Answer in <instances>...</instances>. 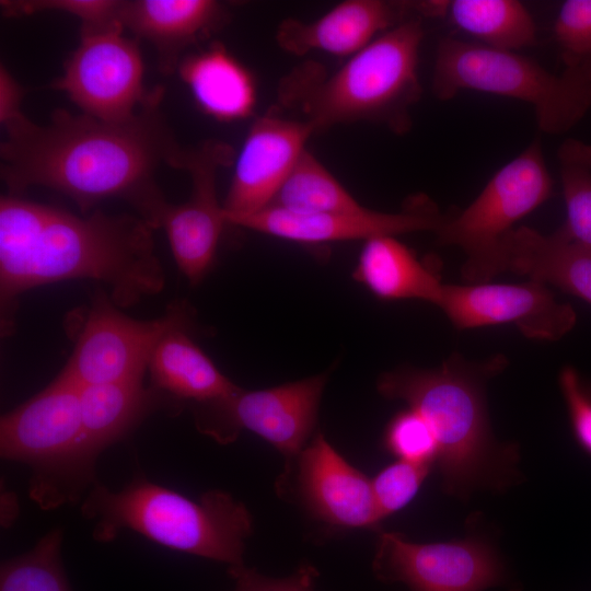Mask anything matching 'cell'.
<instances>
[{"instance_id":"obj_4","label":"cell","mask_w":591,"mask_h":591,"mask_svg":"<svg viewBox=\"0 0 591 591\" xmlns=\"http://www.w3.org/2000/svg\"><path fill=\"white\" fill-rule=\"evenodd\" d=\"M81 513L94 521L92 536L100 543L128 529L173 551L230 566L243 565L253 526L247 508L225 491L192 499L141 474L118 491L95 482Z\"/></svg>"},{"instance_id":"obj_9","label":"cell","mask_w":591,"mask_h":591,"mask_svg":"<svg viewBox=\"0 0 591 591\" xmlns=\"http://www.w3.org/2000/svg\"><path fill=\"white\" fill-rule=\"evenodd\" d=\"M326 378L318 374L266 390L240 389L223 398L196 403V427L222 444L250 430L273 444L289 464L313 430Z\"/></svg>"},{"instance_id":"obj_30","label":"cell","mask_w":591,"mask_h":591,"mask_svg":"<svg viewBox=\"0 0 591 591\" xmlns=\"http://www.w3.org/2000/svg\"><path fill=\"white\" fill-rule=\"evenodd\" d=\"M123 1L117 0H4L5 16H22L44 11H60L78 18L81 31H101L123 27Z\"/></svg>"},{"instance_id":"obj_25","label":"cell","mask_w":591,"mask_h":591,"mask_svg":"<svg viewBox=\"0 0 591 591\" xmlns=\"http://www.w3.org/2000/svg\"><path fill=\"white\" fill-rule=\"evenodd\" d=\"M450 21L491 48L517 51L536 43L535 22L518 0L448 1Z\"/></svg>"},{"instance_id":"obj_1","label":"cell","mask_w":591,"mask_h":591,"mask_svg":"<svg viewBox=\"0 0 591 591\" xmlns=\"http://www.w3.org/2000/svg\"><path fill=\"white\" fill-rule=\"evenodd\" d=\"M163 91L134 118L106 121L57 109L46 125L26 116L3 126L1 177L11 194L32 186L59 192L86 215L99 202H129L155 229L167 205L155 182L162 164L187 155L160 109Z\"/></svg>"},{"instance_id":"obj_13","label":"cell","mask_w":591,"mask_h":591,"mask_svg":"<svg viewBox=\"0 0 591 591\" xmlns=\"http://www.w3.org/2000/svg\"><path fill=\"white\" fill-rule=\"evenodd\" d=\"M457 329L513 324L530 339L558 340L577 322L575 310L558 302L546 285H443L437 303Z\"/></svg>"},{"instance_id":"obj_6","label":"cell","mask_w":591,"mask_h":591,"mask_svg":"<svg viewBox=\"0 0 591 591\" xmlns=\"http://www.w3.org/2000/svg\"><path fill=\"white\" fill-rule=\"evenodd\" d=\"M2 459L30 466V497L45 510L77 501L95 483L84 442L80 386L59 373L0 421Z\"/></svg>"},{"instance_id":"obj_11","label":"cell","mask_w":591,"mask_h":591,"mask_svg":"<svg viewBox=\"0 0 591 591\" xmlns=\"http://www.w3.org/2000/svg\"><path fill=\"white\" fill-rule=\"evenodd\" d=\"M106 296L88 311L73 351L61 373L79 386L143 379L160 338L188 320L183 305L152 321L131 318Z\"/></svg>"},{"instance_id":"obj_27","label":"cell","mask_w":591,"mask_h":591,"mask_svg":"<svg viewBox=\"0 0 591 591\" xmlns=\"http://www.w3.org/2000/svg\"><path fill=\"white\" fill-rule=\"evenodd\" d=\"M557 158L567 212L560 229L570 240L591 250V144L566 139Z\"/></svg>"},{"instance_id":"obj_34","label":"cell","mask_w":591,"mask_h":591,"mask_svg":"<svg viewBox=\"0 0 591 591\" xmlns=\"http://www.w3.org/2000/svg\"><path fill=\"white\" fill-rule=\"evenodd\" d=\"M230 575L235 579L234 591H313L315 570L311 566L300 568L286 579H270L244 565L230 566Z\"/></svg>"},{"instance_id":"obj_31","label":"cell","mask_w":591,"mask_h":591,"mask_svg":"<svg viewBox=\"0 0 591 591\" xmlns=\"http://www.w3.org/2000/svg\"><path fill=\"white\" fill-rule=\"evenodd\" d=\"M385 445L399 460L432 465L438 457V443L426 419L408 408L395 415L385 430Z\"/></svg>"},{"instance_id":"obj_22","label":"cell","mask_w":591,"mask_h":591,"mask_svg":"<svg viewBox=\"0 0 591 591\" xmlns=\"http://www.w3.org/2000/svg\"><path fill=\"white\" fill-rule=\"evenodd\" d=\"M185 320L160 338L148 364L150 385L174 399L205 403L240 390L190 338Z\"/></svg>"},{"instance_id":"obj_8","label":"cell","mask_w":591,"mask_h":591,"mask_svg":"<svg viewBox=\"0 0 591 591\" xmlns=\"http://www.w3.org/2000/svg\"><path fill=\"white\" fill-rule=\"evenodd\" d=\"M552 190L542 146L535 140L499 169L464 210L445 215L436 235L440 244L464 251L461 271L467 285L489 282L502 273L501 240L515 222L544 204Z\"/></svg>"},{"instance_id":"obj_32","label":"cell","mask_w":591,"mask_h":591,"mask_svg":"<svg viewBox=\"0 0 591 591\" xmlns=\"http://www.w3.org/2000/svg\"><path fill=\"white\" fill-rule=\"evenodd\" d=\"M431 465L399 460L390 464L371 480L380 515L403 509L418 493Z\"/></svg>"},{"instance_id":"obj_36","label":"cell","mask_w":591,"mask_h":591,"mask_svg":"<svg viewBox=\"0 0 591 591\" xmlns=\"http://www.w3.org/2000/svg\"><path fill=\"white\" fill-rule=\"evenodd\" d=\"M20 505L18 496L10 490L1 491V525L2 528L11 526L19 517Z\"/></svg>"},{"instance_id":"obj_15","label":"cell","mask_w":591,"mask_h":591,"mask_svg":"<svg viewBox=\"0 0 591 591\" xmlns=\"http://www.w3.org/2000/svg\"><path fill=\"white\" fill-rule=\"evenodd\" d=\"M445 215L426 196H417L399 212L364 207L355 212L301 215L274 207L232 218L230 224L305 244L369 240L376 236L430 231L436 233Z\"/></svg>"},{"instance_id":"obj_7","label":"cell","mask_w":591,"mask_h":591,"mask_svg":"<svg viewBox=\"0 0 591 591\" xmlns=\"http://www.w3.org/2000/svg\"><path fill=\"white\" fill-rule=\"evenodd\" d=\"M431 88L441 101L473 90L525 102L538 128L549 135L567 132L591 108L590 82L566 70L549 72L515 51L452 37L437 46Z\"/></svg>"},{"instance_id":"obj_19","label":"cell","mask_w":591,"mask_h":591,"mask_svg":"<svg viewBox=\"0 0 591 591\" xmlns=\"http://www.w3.org/2000/svg\"><path fill=\"white\" fill-rule=\"evenodd\" d=\"M121 23L158 53L160 70L172 74L182 54L224 25L228 12L213 0L123 1Z\"/></svg>"},{"instance_id":"obj_26","label":"cell","mask_w":591,"mask_h":591,"mask_svg":"<svg viewBox=\"0 0 591 591\" xmlns=\"http://www.w3.org/2000/svg\"><path fill=\"white\" fill-rule=\"evenodd\" d=\"M268 207L301 215L355 212L364 208L308 149Z\"/></svg>"},{"instance_id":"obj_5","label":"cell","mask_w":591,"mask_h":591,"mask_svg":"<svg viewBox=\"0 0 591 591\" xmlns=\"http://www.w3.org/2000/svg\"><path fill=\"white\" fill-rule=\"evenodd\" d=\"M502 366L499 358L474 366L455 355L437 369L401 368L378 381L383 396L406 402L429 424L448 493L463 494L487 478L497 463L483 385Z\"/></svg>"},{"instance_id":"obj_28","label":"cell","mask_w":591,"mask_h":591,"mask_svg":"<svg viewBox=\"0 0 591 591\" xmlns=\"http://www.w3.org/2000/svg\"><path fill=\"white\" fill-rule=\"evenodd\" d=\"M62 540L56 528L31 551L3 561L0 591H72L61 560Z\"/></svg>"},{"instance_id":"obj_17","label":"cell","mask_w":591,"mask_h":591,"mask_svg":"<svg viewBox=\"0 0 591 591\" xmlns=\"http://www.w3.org/2000/svg\"><path fill=\"white\" fill-rule=\"evenodd\" d=\"M299 484L308 508L328 524L374 528L382 519L371 480L345 461L323 434L300 453Z\"/></svg>"},{"instance_id":"obj_24","label":"cell","mask_w":591,"mask_h":591,"mask_svg":"<svg viewBox=\"0 0 591 591\" xmlns=\"http://www.w3.org/2000/svg\"><path fill=\"white\" fill-rule=\"evenodd\" d=\"M354 278L380 299H419L436 305L443 286L410 248L390 235L364 241Z\"/></svg>"},{"instance_id":"obj_16","label":"cell","mask_w":591,"mask_h":591,"mask_svg":"<svg viewBox=\"0 0 591 591\" xmlns=\"http://www.w3.org/2000/svg\"><path fill=\"white\" fill-rule=\"evenodd\" d=\"M306 120L256 118L239 152L223 202L227 221L267 208L314 134Z\"/></svg>"},{"instance_id":"obj_10","label":"cell","mask_w":591,"mask_h":591,"mask_svg":"<svg viewBox=\"0 0 591 591\" xmlns=\"http://www.w3.org/2000/svg\"><path fill=\"white\" fill-rule=\"evenodd\" d=\"M123 27L81 31L80 43L51 83L83 111L106 121L134 118L161 91L143 85V61L137 40Z\"/></svg>"},{"instance_id":"obj_21","label":"cell","mask_w":591,"mask_h":591,"mask_svg":"<svg viewBox=\"0 0 591 591\" xmlns=\"http://www.w3.org/2000/svg\"><path fill=\"white\" fill-rule=\"evenodd\" d=\"M80 403L85 448L94 462L150 414L178 412L183 406L151 385L144 386L143 379L80 386Z\"/></svg>"},{"instance_id":"obj_20","label":"cell","mask_w":591,"mask_h":591,"mask_svg":"<svg viewBox=\"0 0 591 591\" xmlns=\"http://www.w3.org/2000/svg\"><path fill=\"white\" fill-rule=\"evenodd\" d=\"M502 271L553 285L591 303V250L570 240L559 228L552 234L519 227L501 240Z\"/></svg>"},{"instance_id":"obj_29","label":"cell","mask_w":591,"mask_h":591,"mask_svg":"<svg viewBox=\"0 0 591 591\" xmlns=\"http://www.w3.org/2000/svg\"><path fill=\"white\" fill-rule=\"evenodd\" d=\"M564 69L591 83V0L564 1L554 23Z\"/></svg>"},{"instance_id":"obj_18","label":"cell","mask_w":591,"mask_h":591,"mask_svg":"<svg viewBox=\"0 0 591 591\" xmlns=\"http://www.w3.org/2000/svg\"><path fill=\"white\" fill-rule=\"evenodd\" d=\"M413 7L384 0H346L313 21H282L276 40L283 50L297 56L323 51L350 57L407 20V11Z\"/></svg>"},{"instance_id":"obj_14","label":"cell","mask_w":591,"mask_h":591,"mask_svg":"<svg viewBox=\"0 0 591 591\" xmlns=\"http://www.w3.org/2000/svg\"><path fill=\"white\" fill-rule=\"evenodd\" d=\"M231 161V147L220 141L189 149L183 171L192 178L190 196L183 204H167L160 219L159 228L166 232L174 259L192 285L209 270L228 223L217 196V174Z\"/></svg>"},{"instance_id":"obj_33","label":"cell","mask_w":591,"mask_h":591,"mask_svg":"<svg viewBox=\"0 0 591 591\" xmlns=\"http://www.w3.org/2000/svg\"><path fill=\"white\" fill-rule=\"evenodd\" d=\"M559 385L567 404L575 439L584 452L591 455V391L571 367H565L560 371Z\"/></svg>"},{"instance_id":"obj_23","label":"cell","mask_w":591,"mask_h":591,"mask_svg":"<svg viewBox=\"0 0 591 591\" xmlns=\"http://www.w3.org/2000/svg\"><path fill=\"white\" fill-rule=\"evenodd\" d=\"M177 71L197 106L210 117L234 121L252 115L256 104L255 80L222 44L212 43L184 57Z\"/></svg>"},{"instance_id":"obj_3","label":"cell","mask_w":591,"mask_h":591,"mask_svg":"<svg viewBox=\"0 0 591 591\" xmlns=\"http://www.w3.org/2000/svg\"><path fill=\"white\" fill-rule=\"evenodd\" d=\"M425 31L419 19H407L348 57L326 76L312 62L285 80L282 100L298 106L320 131L338 124H382L395 134L412 127L410 108L422 89L418 65Z\"/></svg>"},{"instance_id":"obj_35","label":"cell","mask_w":591,"mask_h":591,"mask_svg":"<svg viewBox=\"0 0 591 591\" xmlns=\"http://www.w3.org/2000/svg\"><path fill=\"white\" fill-rule=\"evenodd\" d=\"M25 90L12 73L0 67V123L3 126L22 118V101Z\"/></svg>"},{"instance_id":"obj_2","label":"cell","mask_w":591,"mask_h":591,"mask_svg":"<svg viewBox=\"0 0 591 591\" xmlns=\"http://www.w3.org/2000/svg\"><path fill=\"white\" fill-rule=\"evenodd\" d=\"M151 225L140 216L95 209L77 216L23 199H0L2 329L12 323L16 298L45 283L88 278L109 287L117 306L159 293L165 282Z\"/></svg>"},{"instance_id":"obj_12","label":"cell","mask_w":591,"mask_h":591,"mask_svg":"<svg viewBox=\"0 0 591 591\" xmlns=\"http://www.w3.org/2000/svg\"><path fill=\"white\" fill-rule=\"evenodd\" d=\"M373 567L381 579L402 581L413 591H483L501 579L495 552L476 538L416 544L384 532Z\"/></svg>"}]
</instances>
